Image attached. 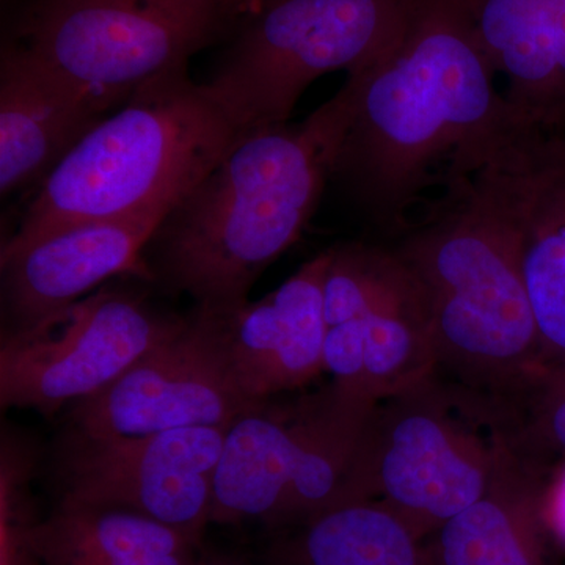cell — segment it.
<instances>
[{
    "label": "cell",
    "mask_w": 565,
    "mask_h": 565,
    "mask_svg": "<svg viewBox=\"0 0 565 565\" xmlns=\"http://www.w3.org/2000/svg\"><path fill=\"white\" fill-rule=\"evenodd\" d=\"M329 250L303 264L274 292L225 315L234 370L253 401L296 393L323 371Z\"/></svg>",
    "instance_id": "15"
},
{
    "label": "cell",
    "mask_w": 565,
    "mask_h": 565,
    "mask_svg": "<svg viewBox=\"0 0 565 565\" xmlns=\"http://www.w3.org/2000/svg\"><path fill=\"white\" fill-rule=\"evenodd\" d=\"M292 530L270 565H434L426 539L377 501L338 505Z\"/></svg>",
    "instance_id": "20"
},
{
    "label": "cell",
    "mask_w": 565,
    "mask_h": 565,
    "mask_svg": "<svg viewBox=\"0 0 565 565\" xmlns=\"http://www.w3.org/2000/svg\"><path fill=\"white\" fill-rule=\"evenodd\" d=\"M505 445L492 397L433 374L373 404L343 504L377 501L427 539L486 493Z\"/></svg>",
    "instance_id": "5"
},
{
    "label": "cell",
    "mask_w": 565,
    "mask_h": 565,
    "mask_svg": "<svg viewBox=\"0 0 565 565\" xmlns=\"http://www.w3.org/2000/svg\"><path fill=\"white\" fill-rule=\"evenodd\" d=\"M232 21L215 0H32L13 41L117 110L152 82L185 73Z\"/></svg>",
    "instance_id": "7"
},
{
    "label": "cell",
    "mask_w": 565,
    "mask_h": 565,
    "mask_svg": "<svg viewBox=\"0 0 565 565\" xmlns=\"http://www.w3.org/2000/svg\"><path fill=\"white\" fill-rule=\"evenodd\" d=\"M550 476L505 445L486 493L426 539L434 565H556L545 519Z\"/></svg>",
    "instance_id": "18"
},
{
    "label": "cell",
    "mask_w": 565,
    "mask_h": 565,
    "mask_svg": "<svg viewBox=\"0 0 565 565\" xmlns=\"http://www.w3.org/2000/svg\"><path fill=\"white\" fill-rule=\"evenodd\" d=\"M193 565H252L233 557L200 555L199 561Z\"/></svg>",
    "instance_id": "25"
},
{
    "label": "cell",
    "mask_w": 565,
    "mask_h": 565,
    "mask_svg": "<svg viewBox=\"0 0 565 565\" xmlns=\"http://www.w3.org/2000/svg\"><path fill=\"white\" fill-rule=\"evenodd\" d=\"M373 404L333 381L256 404L226 430L211 523L292 530L343 505Z\"/></svg>",
    "instance_id": "6"
},
{
    "label": "cell",
    "mask_w": 565,
    "mask_h": 565,
    "mask_svg": "<svg viewBox=\"0 0 565 565\" xmlns=\"http://www.w3.org/2000/svg\"><path fill=\"white\" fill-rule=\"evenodd\" d=\"M509 446L552 475L565 462V362L548 360L508 396L494 399Z\"/></svg>",
    "instance_id": "21"
},
{
    "label": "cell",
    "mask_w": 565,
    "mask_h": 565,
    "mask_svg": "<svg viewBox=\"0 0 565 565\" xmlns=\"http://www.w3.org/2000/svg\"><path fill=\"white\" fill-rule=\"evenodd\" d=\"M478 172L515 234L546 362H565V136L520 134Z\"/></svg>",
    "instance_id": "13"
},
{
    "label": "cell",
    "mask_w": 565,
    "mask_h": 565,
    "mask_svg": "<svg viewBox=\"0 0 565 565\" xmlns=\"http://www.w3.org/2000/svg\"><path fill=\"white\" fill-rule=\"evenodd\" d=\"M259 403L237 379L225 315L193 308L177 333L141 355L114 384L71 405L68 430L107 438L230 427Z\"/></svg>",
    "instance_id": "12"
},
{
    "label": "cell",
    "mask_w": 565,
    "mask_h": 565,
    "mask_svg": "<svg viewBox=\"0 0 565 565\" xmlns=\"http://www.w3.org/2000/svg\"><path fill=\"white\" fill-rule=\"evenodd\" d=\"M544 508L553 539L565 546V462L546 481Z\"/></svg>",
    "instance_id": "23"
},
{
    "label": "cell",
    "mask_w": 565,
    "mask_h": 565,
    "mask_svg": "<svg viewBox=\"0 0 565 565\" xmlns=\"http://www.w3.org/2000/svg\"><path fill=\"white\" fill-rule=\"evenodd\" d=\"M43 565H193L202 542L122 509L57 503L32 531Z\"/></svg>",
    "instance_id": "19"
},
{
    "label": "cell",
    "mask_w": 565,
    "mask_h": 565,
    "mask_svg": "<svg viewBox=\"0 0 565 565\" xmlns=\"http://www.w3.org/2000/svg\"><path fill=\"white\" fill-rule=\"evenodd\" d=\"M487 54L515 120L565 136V0H471Z\"/></svg>",
    "instance_id": "17"
},
{
    "label": "cell",
    "mask_w": 565,
    "mask_h": 565,
    "mask_svg": "<svg viewBox=\"0 0 565 565\" xmlns=\"http://www.w3.org/2000/svg\"><path fill=\"white\" fill-rule=\"evenodd\" d=\"M323 297V371L345 392L377 403L435 373L426 292L393 243L329 248Z\"/></svg>",
    "instance_id": "9"
},
{
    "label": "cell",
    "mask_w": 565,
    "mask_h": 565,
    "mask_svg": "<svg viewBox=\"0 0 565 565\" xmlns=\"http://www.w3.org/2000/svg\"><path fill=\"white\" fill-rule=\"evenodd\" d=\"M226 430L107 438L66 430L54 460L58 503L136 512L203 542Z\"/></svg>",
    "instance_id": "11"
},
{
    "label": "cell",
    "mask_w": 565,
    "mask_h": 565,
    "mask_svg": "<svg viewBox=\"0 0 565 565\" xmlns=\"http://www.w3.org/2000/svg\"><path fill=\"white\" fill-rule=\"evenodd\" d=\"M401 10L403 0H263L204 88L239 132L286 125L323 74L373 61Z\"/></svg>",
    "instance_id": "8"
},
{
    "label": "cell",
    "mask_w": 565,
    "mask_h": 565,
    "mask_svg": "<svg viewBox=\"0 0 565 565\" xmlns=\"http://www.w3.org/2000/svg\"><path fill=\"white\" fill-rule=\"evenodd\" d=\"M167 212L77 223L2 252V333L32 329L111 277L148 281L143 250Z\"/></svg>",
    "instance_id": "14"
},
{
    "label": "cell",
    "mask_w": 565,
    "mask_h": 565,
    "mask_svg": "<svg viewBox=\"0 0 565 565\" xmlns=\"http://www.w3.org/2000/svg\"><path fill=\"white\" fill-rule=\"evenodd\" d=\"M471 0H403L381 52L353 71L332 180L396 239L434 189L470 177L523 129L497 85Z\"/></svg>",
    "instance_id": "1"
},
{
    "label": "cell",
    "mask_w": 565,
    "mask_h": 565,
    "mask_svg": "<svg viewBox=\"0 0 565 565\" xmlns=\"http://www.w3.org/2000/svg\"><path fill=\"white\" fill-rule=\"evenodd\" d=\"M114 107L41 65L17 41L0 57V192L43 182Z\"/></svg>",
    "instance_id": "16"
},
{
    "label": "cell",
    "mask_w": 565,
    "mask_h": 565,
    "mask_svg": "<svg viewBox=\"0 0 565 565\" xmlns=\"http://www.w3.org/2000/svg\"><path fill=\"white\" fill-rule=\"evenodd\" d=\"M184 321L136 294L103 289L32 329L2 333L0 405L55 415L102 393Z\"/></svg>",
    "instance_id": "10"
},
{
    "label": "cell",
    "mask_w": 565,
    "mask_h": 565,
    "mask_svg": "<svg viewBox=\"0 0 565 565\" xmlns=\"http://www.w3.org/2000/svg\"><path fill=\"white\" fill-rule=\"evenodd\" d=\"M239 134L188 71L152 82L55 166L2 252L77 223L169 211Z\"/></svg>",
    "instance_id": "4"
},
{
    "label": "cell",
    "mask_w": 565,
    "mask_h": 565,
    "mask_svg": "<svg viewBox=\"0 0 565 565\" xmlns=\"http://www.w3.org/2000/svg\"><path fill=\"white\" fill-rule=\"evenodd\" d=\"M390 243L426 292L435 375L500 399L544 366L515 234L481 173L451 182Z\"/></svg>",
    "instance_id": "3"
},
{
    "label": "cell",
    "mask_w": 565,
    "mask_h": 565,
    "mask_svg": "<svg viewBox=\"0 0 565 565\" xmlns=\"http://www.w3.org/2000/svg\"><path fill=\"white\" fill-rule=\"evenodd\" d=\"M39 452L32 440L3 427L0 441V565H43L32 545V481Z\"/></svg>",
    "instance_id": "22"
},
{
    "label": "cell",
    "mask_w": 565,
    "mask_h": 565,
    "mask_svg": "<svg viewBox=\"0 0 565 565\" xmlns=\"http://www.w3.org/2000/svg\"><path fill=\"white\" fill-rule=\"evenodd\" d=\"M353 87L297 125L241 132L221 161L163 215L143 250L148 281L228 315L302 236L332 181Z\"/></svg>",
    "instance_id": "2"
},
{
    "label": "cell",
    "mask_w": 565,
    "mask_h": 565,
    "mask_svg": "<svg viewBox=\"0 0 565 565\" xmlns=\"http://www.w3.org/2000/svg\"><path fill=\"white\" fill-rule=\"evenodd\" d=\"M221 3L223 9L228 11L232 17H247L252 11L258 9L262 6L263 0H215Z\"/></svg>",
    "instance_id": "24"
}]
</instances>
